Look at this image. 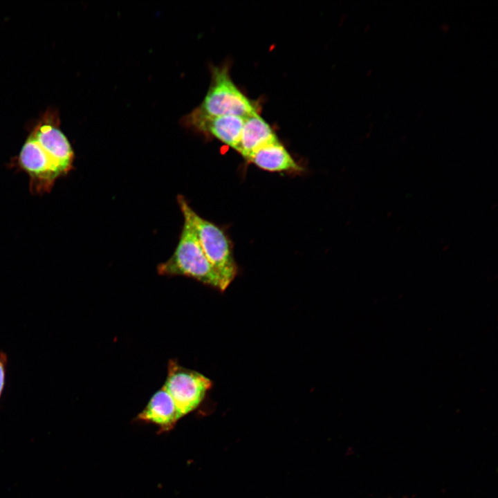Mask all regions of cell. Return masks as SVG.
Returning <instances> with one entry per match:
<instances>
[{"instance_id": "1", "label": "cell", "mask_w": 498, "mask_h": 498, "mask_svg": "<svg viewBox=\"0 0 498 498\" xmlns=\"http://www.w3.org/2000/svg\"><path fill=\"white\" fill-rule=\"evenodd\" d=\"M73 147L59 128L58 116L48 111L34 127L16 160L29 177L33 194L49 193L57 179L73 169Z\"/></svg>"}, {"instance_id": "2", "label": "cell", "mask_w": 498, "mask_h": 498, "mask_svg": "<svg viewBox=\"0 0 498 498\" xmlns=\"http://www.w3.org/2000/svg\"><path fill=\"white\" fill-rule=\"evenodd\" d=\"M183 216V225L173 255L158 264L157 272L165 276L192 278L221 292L227 288L205 257L189 218Z\"/></svg>"}, {"instance_id": "3", "label": "cell", "mask_w": 498, "mask_h": 498, "mask_svg": "<svg viewBox=\"0 0 498 498\" xmlns=\"http://www.w3.org/2000/svg\"><path fill=\"white\" fill-rule=\"evenodd\" d=\"M257 111L254 104L232 80L228 66H212L210 87L203 102L183 121L223 116L245 118Z\"/></svg>"}, {"instance_id": "4", "label": "cell", "mask_w": 498, "mask_h": 498, "mask_svg": "<svg viewBox=\"0 0 498 498\" xmlns=\"http://www.w3.org/2000/svg\"><path fill=\"white\" fill-rule=\"evenodd\" d=\"M177 202L183 215L192 223L205 257L228 288L237 274V266L227 235L220 227L199 215L183 196L178 195Z\"/></svg>"}, {"instance_id": "5", "label": "cell", "mask_w": 498, "mask_h": 498, "mask_svg": "<svg viewBox=\"0 0 498 498\" xmlns=\"http://www.w3.org/2000/svg\"><path fill=\"white\" fill-rule=\"evenodd\" d=\"M167 373L163 387L172 398L182 418L202 403L212 382L202 374L185 368L173 359L167 363Z\"/></svg>"}, {"instance_id": "6", "label": "cell", "mask_w": 498, "mask_h": 498, "mask_svg": "<svg viewBox=\"0 0 498 498\" xmlns=\"http://www.w3.org/2000/svg\"><path fill=\"white\" fill-rule=\"evenodd\" d=\"M181 418L174 401L163 386L136 417L137 421L155 425L160 433L172 430Z\"/></svg>"}, {"instance_id": "7", "label": "cell", "mask_w": 498, "mask_h": 498, "mask_svg": "<svg viewBox=\"0 0 498 498\" xmlns=\"http://www.w3.org/2000/svg\"><path fill=\"white\" fill-rule=\"evenodd\" d=\"M244 118L223 116L203 118L183 123L198 131L211 136L226 145L237 149L243 125Z\"/></svg>"}, {"instance_id": "8", "label": "cell", "mask_w": 498, "mask_h": 498, "mask_svg": "<svg viewBox=\"0 0 498 498\" xmlns=\"http://www.w3.org/2000/svg\"><path fill=\"white\" fill-rule=\"evenodd\" d=\"M277 139L269 124L257 111L244 118L236 151L246 159L259 147Z\"/></svg>"}, {"instance_id": "9", "label": "cell", "mask_w": 498, "mask_h": 498, "mask_svg": "<svg viewBox=\"0 0 498 498\" xmlns=\"http://www.w3.org/2000/svg\"><path fill=\"white\" fill-rule=\"evenodd\" d=\"M246 159L258 167L268 172L299 169V166L278 139L259 147Z\"/></svg>"}, {"instance_id": "10", "label": "cell", "mask_w": 498, "mask_h": 498, "mask_svg": "<svg viewBox=\"0 0 498 498\" xmlns=\"http://www.w3.org/2000/svg\"><path fill=\"white\" fill-rule=\"evenodd\" d=\"M7 362V354L0 350V399L6 385Z\"/></svg>"}]
</instances>
